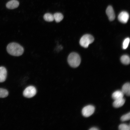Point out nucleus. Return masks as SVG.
<instances>
[{"mask_svg":"<svg viewBox=\"0 0 130 130\" xmlns=\"http://www.w3.org/2000/svg\"><path fill=\"white\" fill-rule=\"evenodd\" d=\"M90 130H98L99 129L96 127H92L89 129Z\"/></svg>","mask_w":130,"mask_h":130,"instance_id":"aec40b11","label":"nucleus"},{"mask_svg":"<svg viewBox=\"0 0 130 130\" xmlns=\"http://www.w3.org/2000/svg\"><path fill=\"white\" fill-rule=\"evenodd\" d=\"M7 74L6 68L3 66L0 67V82H4L5 80Z\"/></svg>","mask_w":130,"mask_h":130,"instance_id":"1a4fd4ad","label":"nucleus"},{"mask_svg":"<svg viewBox=\"0 0 130 130\" xmlns=\"http://www.w3.org/2000/svg\"><path fill=\"white\" fill-rule=\"evenodd\" d=\"M36 93L35 88L32 86H29L26 88L24 91L23 95L26 98H30L34 96Z\"/></svg>","mask_w":130,"mask_h":130,"instance_id":"20e7f679","label":"nucleus"},{"mask_svg":"<svg viewBox=\"0 0 130 130\" xmlns=\"http://www.w3.org/2000/svg\"><path fill=\"white\" fill-rule=\"evenodd\" d=\"M95 110L94 106L91 105H88L83 108L82 110V113L84 116L88 117L93 113Z\"/></svg>","mask_w":130,"mask_h":130,"instance_id":"39448f33","label":"nucleus"},{"mask_svg":"<svg viewBox=\"0 0 130 130\" xmlns=\"http://www.w3.org/2000/svg\"><path fill=\"white\" fill-rule=\"evenodd\" d=\"M124 94L129 96L130 95V84L129 83L124 84L123 86L122 91Z\"/></svg>","mask_w":130,"mask_h":130,"instance_id":"9d476101","label":"nucleus"},{"mask_svg":"<svg viewBox=\"0 0 130 130\" xmlns=\"http://www.w3.org/2000/svg\"><path fill=\"white\" fill-rule=\"evenodd\" d=\"M129 16L128 13L126 11L121 12L118 15V20L121 22L126 23L128 21Z\"/></svg>","mask_w":130,"mask_h":130,"instance_id":"423d86ee","label":"nucleus"},{"mask_svg":"<svg viewBox=\"0 0 130 130\" xmlns=\"http://www.w3.org/2000/svg\"><path fill=\"white\" fill-rule=\"evenodd\" d=\"M94 37L91 35L86 34L84 35L81 38L79 41L80 45L84 48L87 47L89 45L94 41Z\"/></svg>","mask_w":130,"mask_h":130,"instance_id":"7ed1b4c3","label":"nucleus"},{"mask_svg":"<svg viewBox=\"0 0 130 130\" xmlns=\"http://www.w3.org/2000/svg\"><path fill=\"white\" fill-rule=\"evenodd\" d=\"M130 118V113L129 112L122 116L121 118V120L122 121H124L129 120Z\"/></svg>","mask_w":130,"mask_h":130,"instance_id":"6ab92c4d","label":"nucleus"},{"mask_svg":"<svg viewBox=\"0 0 130 130\" xmlns=\"http://www.w3.org/2000/svg\"><path fill=\"white\" fill-rule=\"evenodd\" d=\"M124 94L122 91L118 90L115 91L113 93L112 97L114 99L116 100L123 98Z\"/></svg>","mask_w":130,"mask_h":130,"instance_id":"f8f14e48","label":"nucleus"},{"mask_svg":"<svg viewBox=\"0 0 130 130\" xmlns=\"http://www.w3.org/2000/svg\"><path fill=\"white\" fill-rule=\"evenodd\" d=\"M67 61L72 67L76 68L78 66L81 62V58L79 55L75 52L70 53L68 56Z\"/></svg>","mask_w":130,"mask_h":130,"instance_id":"f03ea898","label":"nucleus"},{"mask_svg":"<svg viewBox=\"0 0 130 130\" xmlns=\"http://www.w3.org/2000/svg\"><path fill=\"white\" fill-rule=\"evenodd\" d=\"M121 62L125 65H128L130 63V59L129 57L127 55L122 56L120 58Z\"/></svg>","mask_w":130,"mask_h":130,"instance_id":"4468645a","label":"nucleus"},{"mask_svg":"<svg viewBox=\"0 0 130 130\" xmlns=\"http://www.w3.org/2000/svg\"><path fill=\"white\" fill-rule=\"evenodd\" d=\"M106 13L110 21L114 20L115 18V15L114 10L112 6H108L106 10Z\"/></svg>","mask_w":130,"mask_h":130,"instance_id":"0eeeda50","label":"nucleus"},{"mask_svg":"<svg viewBox=\"0 0 130 130\" xmlns=\"http://www.w3.org/2000/svg\"><path fill=\"white\" fill-rule=\"evenodd\" d=\"M19 3L17 0H11L6 4V7L10 9H13L18 7Z\"/></svg>","mask_w":130,"mask_h":130,"instance_id":"6e6552de","label":"nucleus"},{"mask_svg":"<svg viewBox=\"0 0 130 130\" xmlns=\"http://www.w3.org/2000/svg\"><path fill=\"white\" fill-rule=\"evenodd\" d=\"M125 99L123 98L115 100L113 102V106L117 108L122 106L124 104Z\"/></svg>","mask_w":130,"mask_h":130,"instance_id":"9b49d317","label":"nucleus"},{"mask_svg":"<svg viewBox=\"0 0 130 130\" xmlns=\"http://www.w3.org/2000/svg\"><path fill=\"white\" fill-rule=\"evenodd\" d=\"M43 18L46 21L48 22L53 21L54 20L53 15L49 13H46L44 14Z\"/></svg>","mask_w":130,"mask_h":130,"instance_id":"2eb2a0df","label":"nucleus"},{"mask_svg":"<svg viewBox=\"0 0 130 130\" xmlns=\"http://www.w3.org/2000/svg\"><path fill=\"white\" fill-rule=\"evenodd\" d=\"M8 92L7 90L3 88H0V98H5L8 96Z\"/></svg>","mask_w":130,"mask_h":130,"instance_id":"dca6fc26","label":"nucleus"},{"mask_svg":"<svg viewBox=\"0 0 130 130\" xmlns=\"http://www.w3.org/2000/svg\"><path fill=\"white\" fill-rule=\"evenodd\" d=\"M130 41L129 38H127L125 39L124 40L123 44V49H126L128 46Z\"/></svg>","mask_w":130,"mask_h":130,"instance_id":"a211bd4d","label":"nucleus"},{"mask_svg":"<svg viewBox=\"0 0 130 130\" xmlns=\"http://www.w3.org/2000/svg\"><path fill=\"white\" fill-rule=\"evenodd\" d=\"M118 128L120 130H130V125H128L125 124H121L119 125Z\"/></svg>","mask_w":130,"mask_h":130,"instance_id":"f3484780","label":"nucleus"},{"mask_svg":"<svg viewBox=\"0 0 130 130\" xmlns=\"http://www.w3.org/2000/svg\"><path fill=\"white\" fill-rule=\"evenodd\" d=\"M7 50L10 54L13 56L21 55L24 52V48L19 44L14 42L8 44L7 47Z\"/></svg>","mask_w":130,"mask_h":130,"instance_id":"f257e3e1","label":"nucleus"},{"mask_svg":"<svg viewBox=\"0 0 130 130\" xmlns=\"http://www.w3.org/2000/svg\"><path fill=\"white\" fill-rule=\"evenodd\" d=\"M53 15L54 20L57 22H60L63 20L64 17L63 15L59 13H55Z\"/></svg>","mask_w":130,"mask_h":130,"instance_id":"ddd939ff","label":"nucleus"}]
</instances>
